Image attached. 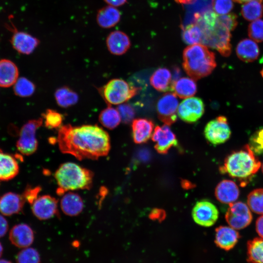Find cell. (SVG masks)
<instances>
[{
  "instance_id": "cell-35",
  "label": "cell",
  "mask_w": 263,
  "mask_h": 263,
  "mask_svg": "<svg viewBox=\"0 0 263 263\" xmlns=\"http://www.w3.org/2000/svg\"><path fill=\"white\" fill-rule=\"evenodd\" d=\"M14 85L15 94L20 97L30 96L35 91L34 84L25 77H20L18 79Z\"/></svg>"
},
{
  "instance_id": "cell-39",
  "label": "cell",
  "mask_w": 263,
  "mask_h": 263,
  "mask_svg": "<svg viewBox=\"0 0 263 263\" xmlns=\"http://www.w3.org/2000/svg\"><path fill=\"white\" fill-rule=\"evenodd\" d=\"M248 35L255 41L263 42V20L258 19L250 23L248 27Z\"/></svg>"
},
{
  "instance_id": "cell-28",
  "label": "cell",
  "mask_w": 263,
  "mask_h": 263,
  "mask_svg": "<svg viewBox=\"0 0 263 263\" xmlns=\"http://www.w3.org/2000/svg\"><path fill=\"white\" fill-rule=\"evenodd\" d=\"M171 90L179 97L187 98L196 94L197 85L192 78L182 77L172 84Z\"/></svg>"
},
{
  "instance_id": "cell-50",
  "label": "cell",
  "mask_w": 263,
  "mask_h": 263,
  "mask_svg": "<svg viewBox=\"0 0 263 263\" xmlns=\"http://www.w3.org/2000/svg\"><path fill=\"white\" fill-rule=\"evenodd\" d=\"M3 250V246L0 242V258L2 255Z\"/></svg>"
},
{
  "instance_id": "cell-16",
  "label": "cell",
  "mask_w": 263,
  "mask_h": 263,
  "mask_svg": "<svg viewBox=\"0 0 263 263\" xmlns=\"http://www.w3.org/2000/svg\"><path fill=\"white\" fill-rule=\"evenodd\" d=\"M9 239L15 246L25 248L33 244L34 233L29 225L20 223L12 227L9 232Z\"/></svg>"
},
{
  "instance_id": "cell-37",
  "label": "cell",
  "mask_w": 263,
  "mask_h": 263,
  "mask_svg": "<svg viewBox=\"0 0 263 263\" xmlns=\"http://www.w3.org/2000/svg\"><path fill=\"white\" fill-rule=\"evenodd\" d=\"M45 126L48 129L60 128L63 120V115L56 111L48 109L42 114Z\"/></svg>"
},
{
  "instance_id": "cell-46",
  "label": "cell",
  "mask_w": 263,
  "mask_h": 263,
  "mask_svg": "<svg viewBox=\"0 0 263 263\" xmlns=\"http://www.w3.org/2000/svg\"><path fill=\"white\" fill-rule=\"evenodd\" d=\"M108 5L118 7L124 4L127 0H104Z\"/></svg>"
},
{
  "instance_id": "cell-15",
  "label": "cell",
  "mask_w": 263,
  "mask_h": 263,
  "mask_svg": "<svg viewBox=\"0 0 263 263\" xmlns=\"http://www.w3.org/2000/svg\"><path fill=\"white\" fill-rule=\"evenodd\" d=\"M10 42L15 50L19 53L29 55L39 44V40L31 34L15 28Z\"/></svg>"
},
{
  "instance_id": "cell-25",
  "label": "cell",
  "mask_w": 263,
  "mask_h": 263,
  "mask_svg": "<svg viewBox=\"0 0 263 263\" xmlns=\"http://www.w3.org/2000/svg\"><path fill=\"white\" fill-rule=\"evenodd\" d=\"M120 18V11L115 7L108 5L98 11L96 19L100 27L108 29L116 25Z\"/></svg>"
},
{
  "instance_id": "cell-33",
  "label": "cell",
  "mask_w": 263,
  "mask_h": 263,
  "mask_svg": "<svg viewBox=\"0 0 263 263\" xmlns=\"http://www.w3.org/2000/svg\"><path fill=\"white\" fill-rule=\"evenodd\" d=\"M182 38L188 44H201L202 32L200 27L195 23H191L182 28Z\"/></svg>"
},
{
  "instance_id": "cell-30",
  "label": "cell",
  "mask_w": 263,
  "mask_h": 263,
  "mask_svg": "<svg viewBox=\"0 0 263 263\" xmlns=\"http://www.w3.org/2000/svg\"><path fill=\"white\" fill-rule=\"evenodd\" d=\"M241 14L248 21L259 19L263 15L262 0H251L245 2L242 6Z\"/></svg>"
},
{
  "instance_id": "cell-48",
  "label": "cell",
  "mask_w": 263,
  "mask_h": 263,
  "mask_svg": "<svg viewBox=\"0 0 263 263\" xmlns=\"http://www.w3.org/2000/svg\"><path fill=\"white\" fill-rule=\"evenodd\" d=\"M238 3H245L251 0H233Z\"/></svg>"
},
{
  "instance_id": "cell-17",
  "label": "cell",
  "mask_w": 263,
  "mask_h": 263,
  "mask_svg": "<svg viewBox=\"0 0 263 263\" xmlns=\"http://www.w3.org/2000/svg\"><path fill=\"white\" fill-rule=\"evenodd\" d=\"M26 201L22 194L8 192L0 196V213L11 216L21 211Z\"/></svg>"
},
{
  "instance_id": "cell-14",
  "label": "cell",
  "mask_w": 263,
  "mask_h": 263,
  "mask_svg": "<svg viewBox=\"0 0 263 263\" xmlns=\"http://www.w3.org/2000/svg\"><path fill=\"white\" fill-rule=\"evenodd\" d=\"M152 140L155 143V148L161 154H165L172 147L177 145L175 135L169 125L157 126L152 135Z\"/></svg>"
},
{
  "instance_id": "cell-44",
  "label": "cell",
  "mask_w": 263,
  "mask_h": 263,
  "mask_svg": "<svg viewBox=\"0 0 263 263\" xmlns=\"http://www.w3.org/2000/svg\"><path fill=\"white\" fill-rule=\"evenodd\" d=\"M256 230L260 237L263 238V214L256 221Z\"/></svg>"
},
{
  "instance_id": "cell-24",
  "label": "cell",
  "mask_w": 263,
  "mask_h": 263,
  "mask_svg": "<svg viewBox=\"0 0 263 263\" xmlns=\"http://www.w3.org/2000/svg\"><path fill=\"white\" fill-rule=\"evenodd\" d=\"M236 53L238 57L245 62H251L256 60L260 54L258 44L253 40L245 38L237 44Z\"/></svg>"
},
{
  "instance_id": "cell-22",
  "label": "cell",
  "mask_w": 263,
  "mask_h": 263,
  "mask_svg": "<svg viewBox=\"0 0 263 263\" xmlns=\"http://www.w3.org/2000/svg\"><path fill=\"white\" fill-rule=\"evenodd\" d=\"M19 169L15 156L0 149V180L5 181L13 179L19 173Z\"/></svg>"
},
{
  "instance_id": "cell-43",
  "label": "cell",
  "mask_w": 263,
  "mask_h": 263,
  "mask_svg": "<svg viewBox=\"0 0 263 263\" xmlns=\"http://www.w3.org/2000/svg\"><path fill=\"white\" fill-rule=\"evenodd\" d=\"M8 223L3 215L0 213V238L3 237L8 230Z\"/></svg>"
},
{
  "instance_id": "cell-26",
  "label": "cell",
  "mask_w": 263,
  "mask_h": 263,
  "mask_svg": "<svg viewBox=\"0 0 263 263\" xmlns=\"http://www.w3.org/2000/svg\"><path fill=\"white\" fill-rule=\"evenodd\" d=\"M19 76V70L16 64L10 60H0V86L9 87L14 85Z\"/></svg>"
},
{
  "instance_id": "cell-11",
  "label": "cell",
  "mask_w": 263,
  "mask_h": 263,
  "mask_svg": "<svg viewBox=\"0 0 263 263\" xmlns=\"http://www.w3.org/2000/svg\"><path fill=\"white\" fill-rule=\"evenodd\" d=\"M205 111L202 100L196 97H190L183 100L179 105L177 114L181 119L188 123L197 121Z\"/></svg>"
},
{
  "instance_id": "cell-42",
  "label": "cell",
  "mask_w": 263,
  "mask_h": 263,
  "mask_svg": "<svg viewBox=\"0 0 263 263\" xmlns=\"http://www.w3.org/2000/svg\"><path fill=\"white\" fill-rule=\"evenodd\" d=\"M41 190L40 187H36L32 188L28 187L26 188L22 193L26 202L30 203L31 205L38 197V194Z\"/></svg>"
},
{
  "instance_id": "cell-51",
  "label": "cell",
  "mask_w": 263,
  "mask_h": 263,
  "mask_svg": "<svg viewBox=\"0 0 263 263\" xmlns=\"http://www.w3.org/2000/svg\"><path fill=\"white\" fill-rule=\"evenodd\" d=\"M261 74L262 77H263V69H262V70L261 71Z\"/></svg>"
},
{
  "instance_id": "cell-45",
  "label": "cell",
  "mask_w": 263,
  "mask_h": 263,
  "mask_svg": "<svg viewBox=\"0 0 263 263\" xmlns=\"http://www.w3.org/2000/svg\"><path fill=\"white\" fill-rule=\"evenodd\" d=\"M165 212L162 210L154 209L150 214V217L153 219L162 220L165 217Z\"/></svg>"
},
{
  "instance_id": "cell-13",
  "label": "cell",
  "mask_w": 263,
  "mask_h": 263,
  "mask_svg": "<svg viewBox=\"0 0 263 263\" xmlns=\"http://www.w3.org/2000/svg\"><path fill=\"white\" fill-rule=\"evenodd\" d=\"M58 201L49 195L38 197L31 204L33 214L38 219L45 220L58 214Z\"/></svg>"
},
{
  "instance_id": "cell-20",
  "label": "cell",
  "mask_w": 263,
  "mask_h": 263,
  "mask_svg": "<svg viewBox=\"0 0 263 263\" xmlns=\"http://www.w3.org/2000/svg\"><path fill=\"white\" fill-rule=\"evenodd\" d=\"M215 231L216 244L225 250L233 248L240 238L239 233L231 226H220Z\"/></svg>"
},
{
  "instance_id": "cell-5",
  "label": "cell",
  "mask_w": 263,
  "mask_h": 263,
  "mask_svg": "<svg viewBox=\"0 0 263 263\" xmlns=\"http://www.w3.org/2000/svg\"><path fill=\"white\" fill-rule=\"evenodd\" d=\"M261 167L260 161L247 144L228 155L222 169L231 177L244 181L255 174Z\"/></svg>"
},
{
  "instance_id": "cell-41",
  "label": "cell",
  "mask_w": 263,
  "mask_h": 263,
  "mask_svg": "<svg viewBox=\"0 0 263 263\" xmlns=\"http://www.w3.org/2000/svg\"><path fill=\"white\" fill-rule=\"evenodd\" d=\"M121 120L124 123H129L133 119L135 112L132 107L128 104H120L117 108Z\"/></svg>"
},
{
  "instance_id": "cell-32",
  "label": "cell",
  "mask_w": 263,
  "mask_h": 263,
  "mask_svg": "<svg viewBox=\"0 0 263 263\" xmlns=\"http://www.w3.org/2000/svg\"><path fill=\"white\" fill-rule=\"evenodd\" d=\"M247 257L250 263H263V238H256L248 242Z\"/></svg>"
},
{
  "instance_id": "cell-40",
  "label": "cell",
  "mask_w": 263,
  "mask_h": 263,
  "mask_svg": "<svg viewBox=\"0 0 263 263\" xmlns=\"http://www.w3.org/2000/svg\"><path fill=\"white\" fill-rule=\"evenodd\" d=\"M212 10L219 15L229 14L233 8L232 0H212Z\"/></svg>"
},
{
  "instance_id": "cell-12",
  "label": "cell",
  "mask_w": 263,
  "mask_h": 263,
  "mask_svg": "<svg viewBox=\"0 0 263 263\" xmlns=\"http://www.w3.org/2000/svg\"><path fill=\"white\" fill-rule=\"evenodd\" d=\"M218 215L216 207L208 201L198 202L192 210L194 221L203 226L208 227L213 225L217 220Z\"/></svg>"
},
{
  "instance_id": "cell-9",
  "label": "cell",
  "mask_w": 263,
  "mask_h": 263,
  "mask_svg": "<svg viewBox=\"0 0 263 263\" xmlns=\"http://www.w3.org/2000/svg\"><path fill=\"white\" fill-rule=\"evenodd\" d=\"M229 205L225 218L229 226L240 230L249 225L252 220V215L248 206L242 202Z\"/></svg>"
},
{
  "instance_id": "cell-4",
  "label": "cell",
  "mask_w": 263,
  "mask_h": 263,
  "mask_svg": "<svg viewBox=\"0 0 263 263\" xmlns=\"http://www.w3.org/2000/svg\"><path fill=\"white\" fill-rule=\"evenodd\" d=\"M94 174L89 169L73 162L61 164L55 173L58 188L56 193L62 196L69 190L89 189Z\"/></svg>"
},
{
  "instance_id": "cell-1",
  "label": "cell",
  "mask_w": 263,
  "mask_h": 263,
  "mask_svg": "<svg viewBox=\"0 0 263 263\" xmlns=\"http://www.w3.org/2000/svg\"><path fill=\"white\" fill-rule=\"evenodd\" d=\"M56 141L60 151L79 160L97 159L107 155L111 148L108 133L97 125L61 126Z\"/></svg>"
},
{
  "instance_id": "cell-6",
  "label": "cell",
  "mask_w": 263,
  "mask_h": 263,
  "mask_svg": "<svg viewBox=\"0 0 263 263\" xmlns=\"http://www.w3.org/2000/svg\"><path fill=\"white\" fill-rule=\"evenodd\" d=\"M139 90V88L126 81L115 78L105 85L100 90V93L108 105H120L135 96Z\"/></svg>"
},
{
  "instance_id": "cell-23",
  "label": "cell",
  "mask_w": 263,
  "mask_h": 263,
  "mask_svg": "<svg viewBox=\"0 0 263 263\" xmlns=\"http://www.w3.org/2000/svg\"><path fill=\"white\" fill-rule=\"evenodd\" d=\"M62 196L60 205L64 214L75 216L81 212L84 207V203L79 195L75 192H66Z\"/></svg>"
},
{
  "instance_id": "cell-52",
  "label": "cell",
  "mask_w": 263,
  "mask_h": 263,
  "mask_svg": "<svg viewBox=\"0 0 263 263\" xmlns=\"http://www.w3.org/2000/svg\"><path fill=\"white\" fill-rule=\"evenodd\" d=\"M262 172L263 173V162L262 165Z\"/></svg>"
},
{
  "instance_id": "cell-7",
  "label": "cell",
  "mask_w": 263,
  "mask_h": 263,
  "mask_svg": "<svg viewBox=\"0 0 263 263\" xmlns=\"http://www.w3.org/2000/svg\"><path fill=\"white\" fill-rule=\"evenodd\" d=\"M43 122V118L41 117L29 120L22 127L16 143L17 149L21 154L29 156L36 151L38 146L36 131Z\"/></svg>"
},
{
  "instance_id": "cell-34",
  "label": "cell",
  "mask_w": 263,
  "mask_h": 263,
  "mask_svg": "<svg viewBox=\"0 0 263 263\" xmlns=\"http://www.w3.org/2000/svg\"><path fill=\"white\" fill-rule=\"evenodd\" d=\"M247 202L253 212L263 214V188H257L251 191L247 196Z\"/></svg>"
},
{
  "instance_id": "cell-19",
  "label": "cell",
  "mask_w": 263,
  "mask_h": 263,
  "mask_svg": "<svg viewBox=\"0 0 263 263\" xmlns=\"http://www.w3.org/2000/svg\"><path fill=\"white\" fill-rule=\"evenodd\" d=\"M215 194L220 202L230 204L237 200L240 195V190L234 182L224 180L217 185Z\"/></svg>"
},
{
  "instance_id": "cell-36",
  "label": "cell",
  "mask_w": 263,
  "mask_h": 263,
  "mask_svg": "<svg viewBox=\"0 0 263 263\" xmlns=\"http://www.w3.org/2000/svg\"><path fill=\"white\" fill-rule=\"evenodd\" d=\"M17 263H40V255L35 248L26 247L20 250L16 257Z\"/></svg>"
},
{
  "instance_id": "cell-38",
  "label": "cell",
  "mask_w": 263,
  "mask_h": 263,
  "mask_svg": "<svg viewBox=\"0 0 263 263\" xmlns=\"http://www.w3.org/2000/svg\"><path fill=\"white\" fill-rule=\"evenodd\" d=\"M248 145L255 154H263V127L251 135Z\"/></svg>"
},
{
  "instance_id": "cell-3",
  "label": "cell",
  "mask_w": 263,
  "mask_h": 263,
  "mask_svg": "<svg viewBox=\"0 0 263 263\" xmlns=\"http://www.w3.org/2000/svg\"><path fill=\"white\" fill-rule=\"evenodd\" d=\"M183 58L184 70L194 80L208 75L216 66L214 53L201 44L186 47L183 52Z\"/></svg>"
},
{
  "instance_id": "cell-27",
  "label": "cell",
  "mask_w": 263,
  "mask_h": 263,
  "mask_svg": "<svg viewBox=\"0 0 263 263\" xmlns=\"http://www.w3.org/2000/svg\"><path fill=\"white\" fill-rule=\"evenodd\" d=\"M150 85L160 92L171 90L172 77L169 70L166 68L157 69L150 77Z\"/></svg>"
},
{
  "instance_id": "cell-2",
  "label": "cell",
  "mask_w": 263,
  "mask_h": 263,
  "mask_svg": "<svg viewBox=\"0 0 263 263\" xmlns=\"http://www.w3.org/2000/svg\"><path fill=\"white\" fill-rule=\"evenodd\" d=\"M194 22L202 30L201 44L216 50L224 56H230L231 30L223 21L221 15L217 14L212 9H207L195 13Z\"/></svg>"
},
{
  "instance_id": "cell-31",
  "label": "cell",
  "mask_w": 263,
  "mask_h": 263,
  "mask_svg": "<svg viewBox=\"0 0 263 263\" xmlns=\"http://www.w3.org/2000/svg\"><path fill=\"white\" fill-rule=\"evenodd\" d=\"M121 120L117 109L111 105L103 110L99 115L100 123L106 128L113 130L117 127Z\"/></svg>"
},
{
  "instance_id": "cell-49",
  "label": "cell",
  "mask_w": 263,
  "mask_h": 263,
  "mask_svg": "<svg viewBox=\"0 0 263 263\" xmlns=\"http://www.w3.org/2000/svg\"><path fill=\"white\" fill-rule=\"evenodd\" d=\"M0 263H12L5 259H0Z\"/></svg>"
},
{
  "instance_id": "cell-47",
  "label": "cell",
  "mask_w": 263,
  "mask_h": 263,
  "mask_svg": "<svg viewBox=\"0 0 263 263\" xmlns=\"http://www.w3.org/2000/svg\"><path fill=\"white\" fill-rule=\"evenodd\" d=\"M197 0H175V1L179 3L182 4H188L194 3Z\"/></svg>"
},
{
  "instance_id": "cell-29",
  "label": "cell",
  "mask_w": 263,
  "mask_h": 263,
  "mask_svg": "<svg viewBox=\"0 0 263 263\" xmlns=\"http://www.w3.org/2000/svg\"><path fill=\"white\" fill-rule=\"evenodd\" d=\"M55 98L58 105L62 108L74 105L78 100L77 93L67 86L57 89L55 93Z\"/></svg>"
},
{
  "instance_id": "cell-18",
  "label": "cell",
  "mask_w": 263,
  "mask_h": 263,
  "mask_svg": "<svg viewBox=\"0 0 263 263\" xmlns=\"http://www.w3.org/2000/svg\"><path fill=\"white\" fill-rule=\"evenodd\" d=\"M106 45L111 54L119 56L125 54L129 50L131 41L125 33L121 31H114L108 35Z\"/></svg>"
},
{
  "instance_id": "cell-8",
  "label": "cell",
  "mask_w": 263,
  "mask_h": 263,
  "mask_svg": "<svg viewBox=\"0 0 263 263\" xmlns=\"http://www.w3.org/2000/svg\"><path fill=\"white\" fill-rule=\"evenodd\" d=\"M231 133L226 117L221 115L208 122L204 130L206 139L215 145L225 142L230 138Z\"/></svg>"
},
{
  "instance_id": "cell-10",
  "label": "cell",
  "mask_w": 263,
  "mask_h": 263,
  "mask_svg": "<svg viewBox=\"0 0 263 263\" xmlns=\"http://www.w3.org/2000/svg\"><path fill=\"white\" fill-rule=\"evenodd\" d=\"M178 100L174 93L164 94L157 103V111L160 120L166 125H170L177 120Z\"/></svg>"
},
{
  "instance_id": "cell-21",
  "label": "cell",
  "mask_w": 263,
  "mask_h": 263,
  "mask_svg": "<svg viewBox=\"0 0 263 263\" xmlns=\"http://www.w3.org/2000/svg\"><path fill=\"white\" fill-rule=\"evenodd\" d=\"M132 136L136 144L146 142L152 135L154 128L153 122L146 118H137L133 120Z\"/></svg>"
}]
</instances>
